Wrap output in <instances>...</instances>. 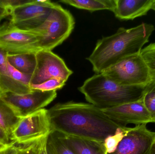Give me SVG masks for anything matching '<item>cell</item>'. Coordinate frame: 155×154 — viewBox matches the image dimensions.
<instances>
[{
  "instance_id": "1",
  "label": "cell",
  "mask_w": 155,
  "mask_h": 154,
  "mask_svg": "<svg viewBox=\"0 0 155 154\" xmlns=\"http://www.w3.org/2000/svg\"><path fill=\"white\" fill-rule=\"evenodd\" d=\"M52 131L65 136L104 143L123 126L110 119L92 104L69 101L58 103L48 110Z\"/></svg>"
},
{
  "instance_id": "2",
  "label": "cell",
  "mask_w": 155,
  "mask_h": 154,
  "mask_svg": "<svg viewBox=\"0 0 155 154\" xmlns=\"http://www.w3.org/2000/svg\"><path fill=\"white\" fill-rule=\"evenodd\" d=\"M154 30L153 24L144 23L130 29L121 27L114 34L98 40L86 59L96 74H101L124 58L140 53Z\"/></svg>"
},
{
  "instance_id": "3",
  "label": "cell",
  "mask_w": 155,
  "mask_h": 154,
  "mask_svg": "<svg viewBox=\"0 0 155 154\" xmlns=\"http://www.w3.org/2000/svg\"><path fill=\"white\" fill-rule=\"evenodd\" d=\"M147 86H124L101 73L87 79L78 89L87 102L104 109L141 99Z\"/></svg>"
},
{
  "instance_id": "4",
  "label": "cell",
  "mask_w": 155,
  "mask_h": 154,
  "mask_svg": "<svg viewBox=\"0 0 155 154\" xmlns=\"http://www.w3.org/2000/svg\"><path fill=\"white\" fill-rule=\"evenodd\" d=\"M72 14L61 5L55 4L43 24L35 31L41 35L37 43L38 52L51 51L68 39L74 29Z\"/></svg>"
},
{
  "instance_id": "5",
  "label": "cell",
  "mask_w": 155,
  "mask_h": 154,
  "mask_svg": "<svg viewBox=\"0 0 155 154\" xmlns=\"http://www.w3.org/2000/svg\"><path fill=\"white\" fill-rule=\"evenodd\" d=\"M102 74L124 86H146L152 82L149 69L140 53L124 58Z\"/></svg>"
},
{
  "instance_id": "6",
  "label": "cell",
  "mask_w": 155,
  "mask_h": 154,
  "mask_svg": "<svg viewBox=\"0 0 155 154\" xmlns=\"http://www.w3.org/2000/svg\"><path fill=\"white\" fill-rule=\"evenodd\" d=\"M52 131L48 110L42 108L21 118L13 132L12 141L25 146L47 137Z\"/></svg>"
},
{
  "instance_id": "7",
  "label": "cell",
  "mask_w": 155,
  "mask_h": 154,
  "mask_svg": "<svg viewBox=\"0 0 155 154\" xmlns=\"http://www.w3.org/2000/svg\"><path fill=\"white\" fill-rule=\"evenodd\" d=\"M55 4L48 0H30L11 11L10 22L21 30H36L46 20Z\"/></svg>"
},
{
  "instance_id": "8",
  "label": "cell",
  "mask_w": 155,
  "mask_h": 154,
  "mask_svg": "<svg viewBox=\"0 0 155 154\" xmlns=\"http://www.w3.org/2000/svg\"><path fill=\"white\" fill-rule=\"evenodd\" d=\"M40 37L36 32L19 29L10 21L0 25V48L9 53H36Z\"/></svg>"
},
{
  "instance_id": "9",
  "label": "cell",
  "mask_w": 155,
  "mask_h": 154,
  "mask_svg": "<svg viewBox=\"0 0 155 154\" xmlns=\"http://www.w3.org/2000/svg\"><path fill=\"white\" fill-rule=\"evenodd\" d=\"M36 66L30 85H38L52 79L67 81L73 73L63 59L51 51L41 50L36 53Z\"/></svg>"
},
{
  "instance_id": "10",
  "label": "cell",
  "mask_w": 155,
  "mask_h": 154,
  "mask_svg": "<svg viewBox=\"0 0 155 154\" xmlns=\"http://www.w3.org/2000/svg\"><path fill=\"white\" fill-rule=\"evenodd\" d=\"M0 96L22 118L48 105L56 98L57 92L55 90L42 91L33 89L30 93L23 95L4 93Z\"/></svg>"
},
{
  "instance_id": "11",
  "label": "cell",
  "mask_w": 155,
  "mask_h": 154,
  "mask_svg": "<svg viewBox=\"0 0 155 154\" xmlns=\"http://www.w3.org/2000/svg\"><path fill=\"white\" fill-rule=\"evenodd\" d=\"M155 137L146 124L128 127L115 151L107 154H152Z\"/></svg>"
},
{
  "instance_id": "12",
  "label": "cell",
  "mask_w": 155,
  "mask_h": 154,
  "mask_svg": "<svg viewBox=\"0 0 155 154\" xmlns=\"http://www.w3.org/2000/svg\"><path fill=\"white\" fill-rule=\"evenodd\" d=\"M102 110L110 119L123 126L127 127L128 124L137 126L153 123L143 98L137 101Z\"/></svg>"
},
{
  "instance_id": "13",
  "label": "cell",
  "mask_w": 155,
  "mask_h": 154,
  "mask_svg": "<svg viewBox=\"0 0 155 154\" xmlns=\"http://www.w3.org/2000/svg\"><path fill=\"white\" fill-rule=\"evenodd\" d=\"M31 76L19 72L9 63L7 72L0 75V90L2 94L12 93L23 95L30 93L32 90L30 85Z\"/></svg>"
},
{
  "instance_id": "14",
  "label": "cell",
  "mask_w": 155,
  "mask_h": 154,
  "mask_svg": "<svg viewBox=\"0 0 155 154\" xmlns=\"http://www.w3.org/2000/svg\"><path fill=\"white\" fill-rule=\"evenodd\" d=\"M155 0H115L113 11L115 16L122 20H134L146 15Z\"/></svg>"
},
{
  "instance_id": "15",
  "label": "cell",
  "mask_w": 155,
  "mask_h": 154,
  "mask_svg": "<svg viewBox=\"0 0 155 154\" xmlns=\"http://www.w3.org/2000/svg\"><path fill=\"white\" fill-rule=\"evenodd\" d=\"M61 135L74 154H107L104 143L75 137Z\"/></svg>"
},
{
  "instance_id": "16",
  "label": "cell",
  "mask_w": 155,
  "mask_h": 154,
  "mask_svg": "<svg viewBox=\"0 0 155 154\" xmlns=\"http://www.w3.org/2000/svg\"><path fill=\"white\" fill-rule=\"evenodd\" d=\"M7 60L13 68L26 75H32L36 68V53H9Z\"/></svg>"
},
{
  "instance_id": "17",
  "label": "cell",
  "mask_w": 155,
  "mask_h": 154,
  "mask_svg": "<svg viewBox=\"0 0 155 154\" xmlns=\"http://www.w3.org/2000/svg\"><path fill=\"white\" fill-rule=\"evenodd\" d=\"M21 118L12 108L0 96V127L5 131L11 140L13 132Z\"/></svg>"
},
{
  "instance_id": "18",
  "label": "cell",
  "mask_w": 155,
  "mask_h": 154,
  "mask_svg": "<svg viewBox=\"0 0 155 154\" xmlns=\"http://www.w3.org/2000/svg\"><path fill=\"white\" fill-rule=\"evenodd\" d=\"M59 2L91 12L101 10L113 12L115 7V0H62Z\"/></svg>"
},
{
  "instance_id": "19",
  "label": "cell",
  "mask_w": 155,
  "mask_h": 154,
  "mask_svg": "<svg viewBox=\"0 0 155 154\" xmlns=\"http://www.w3.org/2000/svg\"><path fill=\"white\" fill-rule=\"evenodd\" d=\"M47 154H74L63 138L61 134L52 131L46 139Z\"/></svg>"
},
{
  "instance_id": "20",
  "label": "cell",
  "mask_w": 155,
  "mask_h": 154,
  "mask_svg": "<svg viewBox=\"0 0 155 154\" xmlns=\"http://www.w3.org/2000/svg\"><path fill=\"white\" fill-rule=\"evenodd\" d=\"M140 54L149 69L152 81L155 82V42L142 49Z\"/></svg>"
},
{
  "instance_id": "21",
  "label": "cell",
  "mask_w": 155,
  "mask_h": 154,
  "mask_svg": "<svg viewBox=\"0 0 155 154\" xmlns=\"http://www.w3.org/2000/svg\"><path fill=\"white\" fill-rule=\"evenodd\" d=\"M143 99L153 123L155 124V82L152 81L147 86Z\"/></svg>"
},
{
  "instance_id": "22",
  "label": "cell",
  "mask_w": 155,
  "mask_h": 154,
  "mask_svg": "<svg viewBox=\"0 0 155 154\" xmlns=\"http://www.w3.org/2000/svg\"><path fill=\"white\" fill-rule=\"evenodd\" d=\"M128 127L125 129H118L116 133L111 136L108 137L104 141V145L107 154L114 152L121 140L123 139Z\"/></svg>"
},
{
  "instance_id": "23",
  "label": "cell",
  "mask_w": 155,
  "mask_h": 154,
  "mask_svg": "<svg viewBox=\"0 0 155 154\" xmlns=\"http://www.w3.org/2000/svg\"><path fill=\"white\" fill-rule=\"evenodd\" d=\"M66 82L58 79H52L45 81L42 84L31 86L32 89L39 90L42 91H57L62 88Z\"/></svg>"
},
{
  "instance_id": "24",
  "label": "cell",
  "mask_w": 155,
  "mask_h": 154,
  "mask_svg": "<svg viewBox=\"0 0 155 154\" xmlns=\"http://www.w3.org/2000/svg\"><path fill=\"white\" fill-rule=\"evenodd\" d=\"M43 139L31 144L25 146V147H20L17 154H39Z\"/></svg>"
},
{
  "instance_id": "25",
  "label": "cell",
  "mask_w": 155,
  "mask_h": 154,
  "mask_svg": "<svg viewBox=\"0 0 155 154\" xmlns=\"http://www.w3.org/2000/svg\"><path fill=\"white\" fill-rule=\"evenodd\" d=\"M30 0H0V5L11 11L21 5L25 4Z\"/></svg>"
},
{
  "instance_id": "26",
  "label": "cell",
  "mask_w": 155,
  "mask_h": 154,
  "mask_svg": "<svg viewBox=\"0 0 155 154\" xmlns=\"http://www.w3.org/2000/svg\"><path fill=\"white\" fill-rule=\"evenodd\" d=\"M9 52L0 48V75L5 74L8 70L7 56Z\"/></svg>"
},
{
  "instance_id": "27",
  "label": "cell",
  "mask_w": 155,
  "mask_h": 154,
  "mask_svg": "<svg viewBox=\"0 0 155 154\" xmlns=\"http://www.w3.org/2000/svg\"><path fill=\"white\" fill-rule=\"evenodd\" d=\"M0 143L6 146L14 143L12 142L5 131L0 127Z\"/></svg>"
},
{
  "instance_id": "28",
  "label": "cell",
  "mask_w": 155,
  "mask_h": 154,
  "mask_svg": "<svg viewBox=\"0 0 155 154\" xmlns=\"http://www.w3.org/2000/svg\"><path fill=\"white\" fill-rule=\"evenodd\" d=\"M13 143L6 146L3 150L0 151V154H17L20 147L15 146Z\"/></svg>"
},
{
  "instance_id": "29",
  "label": "cell",
  "mask_w": 155,
  "mask_h": 154,
  "mask_svg": "<svg viewBox=\"0 0 155 154\" xmlns=\"http://www.w3.org/2000/svg\"><path fill=\"white\" fill-rule=\"evenodd\" d=\"M10 15V11L2 5H0V25L2 21L5 17Z\"/></svg>"
},
{
  "instance_id": "30",
  "label": "cell",
  "mask_w": 155,
  "mask_h": 154,
  "mask_svg": "<svg viewBox=\"0 0 155 154\" xmlns=\"http://www.w3.org/2000/svg\"><path fill=\"white\" fill-rule=\"evenodd\" d=\"M47 137H45L42 141L39 154H47L46 150V142Z\"/></svg>"
},
{
  "instance_id": "31",
  "label": "cell",
  "mask_w": 155,
  "mask_h": 154,
  "mask_svg": "<svg viewBox=\"0 0 155 154\" xmlns=\"http://www.w3.org/2000/svg\"><path fill=\"white\" fill-rule=\"evenodd\" d=\"M6 146H6L4 145L2 143H0V151H2V150H3V149H5V147H6Z\"/></svg>"
},
{
  "instance_id": "32",
  "label": "cell",
  "mask_w": 155,
  "mask_h": 154,
  "mask_svg": "<svg viewBox=\"0 0 155 154\" xmlns=\"http://www.w3.org/2000/svg\"><path fill=\"white\" fill-rule=\"evenodd\" d=\"M152 154H155V144H154V145L153 146V147Z\"/></svg>"
},
{
  "instance_id": "33",
  "label": "cell",
  "mask_w": 155,
  "mask_h": 154,
  "mask_svg": "<svg viewBox=\"0 0 155 154\" xmlns=\"http://www.w3.org/2000/svg\"><path fill=\"white\" fill-rule=\"evenodd\" d=\"M151 10H154L155 11V0L153 4V6L152 7V9Z\"/></svg>"
},
{
  "instance_id": "34",
  "label": "cell",
  "mask_w": 155,
  "mask_h": 154,
  "mask_svg": "<svg viewBox=\"0 0 155 154\" xmlns=\"http://www.w3.org/2000/svg\"><path fill=\"white\" fill-rule=\"evenodd\" d=\"M1 94H2V92H1V90H0V96H1Z\"/></svg>"
},
{
  "instance_id": "35",
  "label": "cell",
  "mask_w": 155,
  "mask_h": 154,
  "mask_svg": "<svg viewBox=\"0 0 155 154\" xmlns=\"http://www.w3.org/2000/svg\"><path fill=\"white\" fill-rule=\"evenodd\" d=\"M154 144H155V139H154Z\"/></svg>"
},
{
  "instance_id": "36",
  "label": "cell",
  "mask_w": 155,
  "mask_h": 154,
  "mask_svg": "<svg viewBox=\"0 0 155 154\" xmlns=\"http://www.w3.org/2000/svg\"><path fill=\"white\" fill-rule=\"evenodd\" d=\"M39 153H40V152H39Z\"/></svg>"
}]
</instances>
